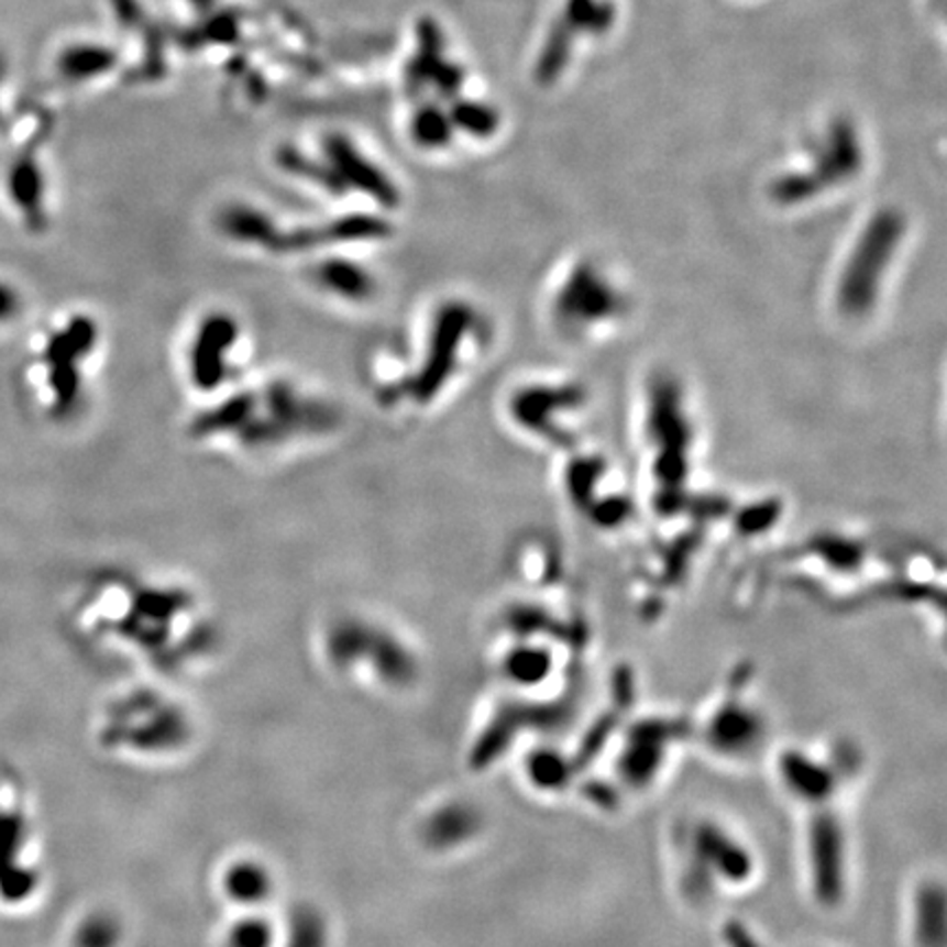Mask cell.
<instances>
[{"mask_svg": "<svg viewBox=\"0 0 947 947\" xmlns=\"http://www.w3.org/2000/svg\"><path fill=\"white\" fill-rule=\"evenodd\" d=\"M99 327L90 316H73L64 329L55 331L44 346L48 388L59 412H68L81 395V362L92 353Z\"/></svg>", "mask_w": 947, "mask_h": 947, "instance_id": "cell-1", "label": "cell"}, {"mask_svg": "<svg viewBox=\"0 0 947 947\" xmlns=\"http://www.w3.org/2000/svg\"><path fill=\"white\" fill-rule=\"evenodd\" d=\"M467 322L470 315L463 306H445L434 316L426 360L412 382V395L417 401H430L452 375Z\"/></svg>", "mask_w": 947, "mask_h": 947, "instance_id": "cell-2", "label": "cell"}, {"mask_svg": "<svg viewBox=\"0 0 947 947\" xmlns=\"http://www.w3.org/2000/svg\"><path fill=\"white\" fill-rule=\"evenodd\" d=\"M238 340L240 322L227 312H211L200 322L189 351V375L198 390L209 393L224 382Z\"/></svg>", "mask_w": 947, "mask_h": 947, "instance_id": "cell-3", "label": "cell"}, {"mask_svg": "<svg viewBox=\"0 0 947 947\" xmlns=\"http://www.w3.org/2000/svg\"><path fill=\"white\" fill-rule=\"evenodd\" d=\"M390 227L375 216H346L318 227L282 233L277 253H306L331 244L373 242L388 238Z\"/></svg>", "mask_w": 947, "mask_h": 947, "instance_id": "cell-4", "label": "cell"}, {"mask_svg": "<svg viewBox=\"0 0 947 947\" xmlns=\"http://www.w3.org/2000/svg\"><path fill=\"white\" fill-rule=\"evenodd\" d=\"M327 156L331 161V169L342 185H351L360 194L375 200L379 207H397L399 194L397 187L371 163L366 161L349 141L329 139Z\"/></svg>", "mask_w": 947, "mask_h": 947, "instance_id": "cell-5", "label": "cell"}, {"mask_svg": "<svg viewBox=\"0 0 947 947\" xmlns=\"http://www.w3.org/2000/svg\"><path fill=\"white\" fill-rule=\"evenodd\" d=\"M220 231L238 242V244H246V246H255V249H264V251H275L279 246L282 240V229L279 224L262 209H255L251 205H231L220 213Z\"/></svg>", "mask_w": 947, "mask_h": 947, "instance_id": "cell-6", "label": "cell"}, {"mask_svg": "<svg viewBox=\"0 0 947 947\" xmlns=\"http://www.w3.org/2000/svg\"><path fill=\"white\" fill-rule=\"evenodd\" d=\"M316 284L344 301H368L375 295L373 275L355 262L333 257L316 266Z\"/></svg>", "mask_w": 947, "mask_h": 947, "instance_id": "cell-7", "label": "cell"}, {"mask_svg": "<svg viewBox=\"0 0 947 947\" xmlns=\"http://www.w3.org/2000/svg\"><path fill=\"white\" fill-rule=\"evenodd\" d=\"M9 196L20 213L31 224H42L44 216V178L40 165L33 158H20L9 172L7 180Z\"/></svg>", "mask_w": 947, "mask_h": 947, "instance_id": "cell-8", "label": "cell"}, {"mask_svg": "<svg viewBox=\"0 0 947 947\" xmlns=\"http://www.w3.org/2000/svg\"><path fill=\"white\" fill-rule=\"evenodd\" d=\"M255 397L251 393H240L233 395L231 399L222 401V406L207 410L205 415H200L194 426L191 432L196 437H209V434H222V432H235L242 430L255 415Z\"/></svg>", "mask_w": 947, "mask_h": 947, "instance_id": "cell-9", "label": "cell"}, {"mask_svg": "<svg viewBox=\"0 0 947 947\" xmlns=\"http://www.w3.org/2000/svg\"><path fill=\"white\" fill-rule=\"evenodd\" d=\"M224 884H227V893L235 902L255 906V904H262L271 898L273 880L264 867H260L255 862H244V865H235L229 869Z\"/></svg>", "mask_w": 947, "mask_h": 947, "instance_id": "cell-10", "label": "cell"}, {"mask_svg": "<svg viewBox=\"0 0 947 947\" xmlns=\"http://www.w3.org/2000/svg\"><path fill=\"white\" fill-rule=\"evenodd\" d=\"M573 31H575V29H573L566 20H564V22H560V24L553 29V33H551V37H549V42H547V46H544V53H542V57H540V62H538V79H540L542 84L553 81V79L562 73V68L566 66L569 55H571Z\"/></svg>", "mask_w": 947, "mask_h": 947, "instance_id": "cell-11", "label": "cell"}, {"mask_svg": "<svg viewBox=\"0 0 947 947\" xmlns=\"http://www.w3.org/2000/svg\"><path fill=\"white\" fill-rule=\"evenodd\" d=\"M110 51L97 48V46H88V44H79V46H70L62 53L59 57V70L70 77V79H86L92 77L97 73H103V68H108L110 64Z\"/></svg>", "mask_w": 947, "mask_h": 947, "instance_id": "cell-12", "label": "cell"}, {"mask_svg": "<svg viewBox=\"0 0 947 947\" xmlns=\"http://www.w3.org/2000/svg\"><path fill=\"white\" fill-rule=\"evenodd\" d=\"M412 134L423 147H443L452 136V123L437 110H421L412 121Z\"/></svg>", "mask_w": 947, "mask_h": 947, "instance_id": "cell-13", "label": "cell"}, {"mask_svg": "<svg viewBox=\"0 0 947 947\" xmlns=\"http://www.w3.org/2000/svg\"><path fill=\"white\" fill-rule=\"evenodd\" d=\"M613 7L608 2L595 0H571L566 9V22L573 29H591L602 31L613 22Z\"/></svg>", "mask_w": 947, "mask_h": 947, "instance_id": "cell-14", "label": "cell"}, {"mask_svg": "<svg viewBox=\"0 0 947 947\" xmlns=\"http://www.w3.org/2000/svg\"><path fill=\"white\" fill-rule=\"evenodd\" d=\"M452 119H454V125L476 136H487L498 128L496 112L492 108H485L483 103H472V101L459 103L452 112Z\"/></svg>", "mask_w": 947, "mask_h": 947, "instance_id": "cell-15", "label": "cell"}, {"mask_svg": "<svg viewBox=\"0 0 947 947\" xmlns=\"http://www.w3.org/2000/svg\"><path fill=\"white\" fill-rule=\"evenodd\" d=\"M275 933L268 922L257 917H246L235 924L227 935V947H273Z\"/></svg>", "mask_w": 947, "mask_h": 947, "instance_id": "cell-16", "label": "cell"}, {"mask_svg": "<svg viewBox=\"0 0 947 947\" xmlns=\"http://www.w3.org/2000/svg\"><path fill=\"white\" fill-rule=\"evenodd\" d=\"M20 308H22V301L18 290L11 284L0 279V324L15 320L20 315Z\"/></svg>", "mask_w": 947, "mask_h": 947, "instance_id": "cell-17", "label": "cell"}, {"mask_svg": "<svg viewBox=\"0 0 947 947\" xmlns=\"http://www.w3.org/2000/svg\"><path fill=\"white\" fill-rule=\"evenodd\" d=\"M2 75H4V62H2V55H0V79H2ZM0 121H2V117H0Z\"/></svg>", "mask_w": 947, "mask_h": 947, "instance_id": "cell-18", "label": "cell"}]
</instances>
